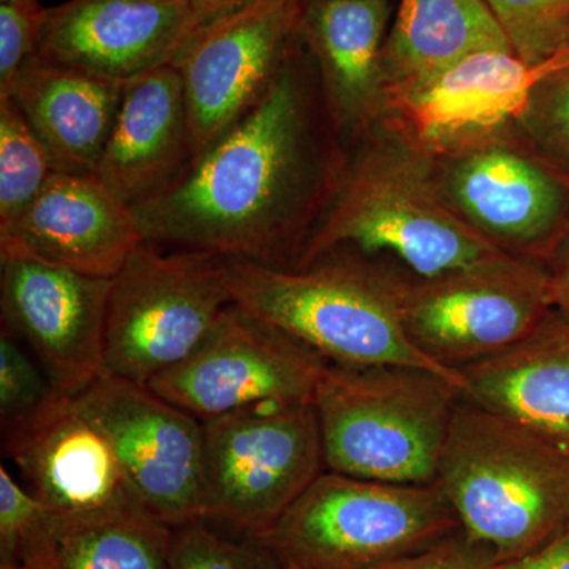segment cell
<instances>
[{"label": "cell", "mask_w": 569, "mask_h": 569, "mask_svg": "<svg viewBox=\"0 0 569 569\" xmlns=\"http://www.w3.org/2000/svg\"><path fill=\"white\" fill-rule=\"evenodd\" d=\"M301 43L173 189L132 209L144 241L293 268L346 164L321 129Z\"/></svg>", "instance_id": "6da1fadb"}, {"label": "cell", "mask_w": 569, "mask_h": 569, "mask_svg": "<svg viewBox=\"0 0 569 569\" xmlns=\"http://www.w3.org/2000/svg\"><path fill=\"white\" fill-rule=\"evenodd\" d=\"M234 305L337 366H411L466 380L411 342L400 313V280L347 252L318 258L305 268H277L223 258Z\"/></svg>", "instance_id": "7a4b0ae2"}, {"label": "cell", "mask_w": 569, "mask_h": 569, "mask_svg": "<svg viewBox=\"0 0 569 569\" xmlns=\"http://www.w3.org/2000/svg\"><path fill=\"white\" fill-rule=\"evenodd\" d=\"M413 151L373 146L346 162L293 268L353 250L391 254L417 279H432L508 257L451 208Z\"/></svg>", "instance_id": "3957f363"}, {"label": "cell", "mask_w": 569, "mask_h": 569, "mask_svg": "<svg viewBox=\"0 0 569 569\" xmlns=\"http://www.w3.org/2000/svg\"><path fill=\"white\" fill-rule=\"evenodd\" d=\"M436 485L460 533L493 563L539 548L569 522V455L460 397Z\"/></svg>", "instance_id": "277c9868"}, {"label": "cell", "mask_w": 569, "mask_h": 569, "mask_svg": "<svg viewBox=\"0 0 569 569\" xmlns=\"http://www.w3.org/2000/svg\"><path fill=\"white\" fill-rule=\"evenodd\" d=\"M462 391L411 366L328 365L313 397L326 470L430 485Z\"/></svg>", "instance_id": "5b68a950"}, {"label": "cell", "mask_w": 569, "mask_h": 569, "mask_svg": "<svg viewBox=\"0 0 569 569\" xmlns=\"http://www.w3.org/2000/svg\"><path fill=\"white\" fill-rule=\"evenodd\" d=\"M459 520L436 485H397L325 470L254 535L287 569H376L452 537Z\"/></svg>", "instance_id": "8992f818"}, {"label": "cell", "mask_w": 569, "mask_h": 569, "mask_svg": "<svg viewBox=\"0 0 569 569\" xmlns=\"http://www.w3.org/2000/svg\"><path fill=\"white\" fill-rule=\"evenodd\" d=\"M231 302L223 258L142 242L111 279L103 372L148 387L203 342Z\"/></svg>", "instance_id": "52a82bcc"}, {"label": "cell", "mask_w": 569, "mask_h": 569, "mask_svg": "<svg viewBox=\"0 0 569 569\" xmlns=\"http://www.w3.org/2000/svg\"><path fill=\"white\" fill-rule=\"evenodd\" d=\"M206 520L254 537L326 470L313 402L276 403L203 422Z\"/></svg>", "instance_id": "ba28073f"}, {"label": "cell", "mask_w": 569, "mask_h": 569, "mask_svg": "<svg viewBox=\"0 0 569 569\" xmlns=\"http://www.w3.org/2000/svg\"><path fill=\"white\" fill-rule=\"evenodd\" d=\"M550 310L549 271L529 258L508 254L432 279L400 280L411 342L458 372L516 346Z\"/></svg>", "instance_id": "9c48e42d"}, {"label": "cell", "mask_w": 569, "mask_h": 569, "mask_svg": "<svg viewBox=\"0 0 569 569\" xmlns=\"http://www.w3.org/2000/svg\"><path fill=\"white\" fill-rule=\"evenodd\" d=\"M328 362L231 302L192 353L148 385L200 421L276 403L313 402Z\"/></svg>", "instance_id": "30bf717a"}, {"label": "cell", "mask_w": 569, "mask_h": 569, "mask_svg": "<svg viewBox=\"0 0 569 569\" xmlns=\"http://www.w3.org/2000/svg\"><path fill=\"white\" fill-rule=\"evenodd\" d=\"M74 397L153 518L170 529L206 520L203 421L148 387L104 372Z\"/></svg>", "instance_id": "8fae6325"}, {"label": "cell", "mask_w": 569, "mask_h": 569, "mask_svg": "<svg viewBox=\"0 0 569 569\" xmlns=\"http://www.w3.org/2000/svg\"><path fill=\"white\" fill-rule=\"evenodd\" d=\"M305 0H260L190 37L181 71L198 157L241 121L299 40ZM197 162V160H194Z\"/></svg>", "instance_id": "7c38bea8"}, {"label": "cell", "mask_w": 569, "mask_h": 569, "mask_svg": "<svg viewBox=\"0 0 569 569\" xmlns=\"http://www.w3.org/2000/svg\"><path fill=\"white\" fill-rule=\"evenodd\" d=\"M111 279L0 253L3 328L24 340L54 391L74 397L103 372Z\"/></svg>", "instance_id": "4fadbf2b"}, {"label": "cell", "mask_w": 569, "mask_h": 569, "mask_svg": "<svg viewBox=\"0 0 569 569\" xmlns=\"http://www.w3.org/2000/svg\"><path fill=\"white\" fill-rule=\"evenodd\" d=\"M2 448L26 489L54 515L144 508L110 440L77 397L54 395L29 417L2 426Z\"/></svg>", "instance_id": "5bb4252c"}, {"label": "cell", "mask_w": 569, "mask_h": 569, "mask_svg": "<svg viewBox=\"0 0 569 569\" xmlns=\"http://www.w3.org/2000/svg\"><path fill=\"white\" fill-rule=\"evenodd\" d=\"M193 33L189 0H69L48 9L39 58L126 82L173 63Z\"/></svg>", "instance_id": "9a60e30c"}, {"label": "cell", "mask_w": 569, "mask_h": 569, "mask_svg": "<svg viewBox=\"0 0 569 569\" xmlns=\"http://www.w3.org/2000/svg\"><path fill=\"white\" fill-rule=\"evenodd\" d=\"M437 181L451 208L512 257L535 260L563 220L560 182L508 146L485 140L456 149Z\"/></svg>", "instance_id": "2e32d148"}, {"label": "cell", "mask_w": 569, "mask_h": 569, "mask_svg": "<svg viewBox=\"0 0 569 569\" xmlns=\"http://www.w3.org/2000/svg\"><path fill=\"white\" fill-rule=\"evenodd\" d=\"M563 70H569L565 47L539 66L515 52H477L388 107L399 112L419 148L456 151L520 119L535 89Z\"/></svg>", "instance_id": "e0dca14e"}, {"label": "cell", "mask_w": 569, "mask_h": 569, "mask_svg": "<svg viewBox=\"0 0 569 569\" xmlns=\"http://www.w3.org/2000/svg\"><path fill=\"white\" fill-rule=\"evenodd\" d=\"M144 242L132 208L97 176L52 173L17 219L0 224V253L112 279Z\"/></svg>", "instance_id": "ac0fdd59"}, {"label": "cell", "mask_w": 569, "mask_h": 569, "mask_svg": "<svg viewBox=\"0 0 569 569\" xmlns=\"http://www.w3.org/2000/svg\"><path fill=\"white\" fill-rule=\"evenodd\" d=\"M197 160L181 71L173 63L123 82L97 179L129 208L167 193Z\"/></svg>", "instance_id": "d6986e66"}, {"label": "cell", "mask_w": 569, "mask_h": 569, "mask_svg": "<svg viewBox=\"0 0 569 569\" xmlns=\"http://www.w3.org/2000/svg\"><path fill=\"white\" fill-rule=\"evenodd\" d=\"M460 373L470 402L569 455V318L550 310L516 346Z\"/></svg>", "instance_id": "ffe728a7"}, {"label": "cell", "mask_w": 569, "mask_h": 569, "mask_svg": "<svg viewBox=\"0 0 569 569\" xmlns=\"http://www.w3.org/2000/svg\"><path fill=\"white\" fill-rule=\"evenodd\" d=\"M123 82L93 77L39 56L7 99L47 149L54 173L96 176L121 104Z\"/></svg>", "instance_id": "44dd1931"}, {"label": "cell", "mask_w": 569, "mask_h": 569, "mask_svg": "<svg viewBox=\"0 0 569 569\" xmlns=\"http://www.w3.org/2000/svg\"><path fill=\"white\" fill-rule=\"evenodd\" d=\"M389 0H305L299 36L335 122L359 126L383 110L380 56Z\"/></svg>", "instance_id": "7402d4cb"}, {"label": "cell", "mask_w": 569, "mask_h": 569, "mask_svg": "<svg viewBox=\"0 0 569 569\" xmlns=\"http://www.w3.org/2000/svg\"><path fill=\"white\" fill-rule=\"evenodd\" d=\"M482 51H512L485 0H400L380 56L383 108Z\"/></svg>", "instance_id": "603a6c76"}, {"label": "cell", "mask_w": 569, "mask_h": 569, "mask_svg": "<svg viewBox=\"0 0 569 569\" xmlns=\"http://www.w3.org/2000/svg\"><path fill=\"white\" fill-rule=\"evenodd\" d=\"M171 529L144 508L48 511L18 552L24 569H170Z\"/></svg>", "instance_id": "cb8c5ba5"}, {"label": "cell", "mask_w": 569, "mask_h": 569, "mask_svg": "<svg viewBox=\"0 0 569 569\" xmlns=\"http://www.w3.org/2000/svg\"><path fill=\"white\" fill-rule=\"evenodd\" d=\"M54 173L50 156L10 99H0V224L39 197Z\"/></svg>", "instance_id": "d4e9b609"}, {"label": "cell", "mask_w": 569, "mask_h": 569, "mask_svg": "<svg viewBox=\"0 0 569 569\" xmlns=\"http://www.w3.org/2000/svg\"><path fill=\"white\" fill-rule=\"evenodd\" d=\"M512 51L530 66L549 61L567 43L569 0H485Z\"/></svg>", "instance_id": "484cf974"}, {"label": "cell", "mask_w": 569, "mask_h": 569, "mask_svg": "<svg viewBox=\"0 0 569 569\" xmlns=\"http://www.w3.org/2000/svg\"><path fill=\"white\" fill-rule=\"evenodd\" d=\"M170 569H287L268 546L252 537L238 542L220 537L206 520L171 529Z\"/></svg>", "instance_id": "4316f807"}, {"label": "cell", "mask_w": 569, "mask_h": 569, "mask_svg": "<svg viewBox=\"0 0 569 569\" xmlns=\"http://www.w3.org/2000/svg\"><path fill=\"white\" fill-rule=\"evenodd\" d=\"M47 373L21 347L20 339L2 328L0 335V418L2 426L29 417L52 396Z\"/></svg>", "instance_id": "83f0119b"}, {"label": "cell", "mask_w": 569, "mask_h": 569, "mask_svg": "<svg viewBox=\"0 0 569 569\" xmlns=\"http://www.w3.org/2000/svg\"><path fill=\"white\" fill-rule=\"evenodd\" d=\"M47 11L39 0L0 3V99L10 96L21 71L39 56Z\"/></svg>", "instance_id": "f1b7e54d"}, {"label": "cell", "mask_w": 569, "mask_h": 569, "mask_svg": "<svg viewBox=\"0 0 569 569\" xmlns=\"http://www.w3.org/2000/svg\"><path fill=\"white\" fill-rule=\"evenodd\" d=\"M520 121L569 168V70L546 78L535 89Z\"/></svg>", "instance_id": "f546056e"}, {"label": "cell", "mask_w": 569, "mask_h": 569, "mask_svg": "<svg viewBox=\"0 0 569 569\" xmlns=\"http://www.w3.org/2000/svg\"><path fill=\"white\" fill-rule=\"evenodd\" d=\"M48 509L0 467V563H17L18 552Z\"/></svg>", "instance_id": "4dcf8cb0"}, {"label": "cell", "mask_w": 569, "mask_h": 569, "mask_svg": "<svg viewBox=\"0 0 569 569\" xmlns=\"http://www.w3.org/2000/svg\"><path fill=\"white\" fill-rule=\"evenodd\" d=\"M496 563L481 549L475 548L463 535H452L432 548L389 561L376 569H493Z\"/></svg>", "instance_id": "1f68e13d"}, {"label": "cell", "mask_w": 569, "mask_h": 569, "mask_svg": "<svg viewBox=\"0 0 569 569\" xmlns=\"http://www.w3.org/2000/svg\"><path fill=\"white\" fill-rule=\"evenodd\" d=\"M493 569H569V522L539 548Z\"/></svg>", "instance_id": "d6a6232c"}, {"label": "cell", "mask_w": 569, "mask_h": 569, "mask_svg": "<svg viewBox=\"0 0 569 569\" xmlns=\"http://www.w3.org/2000/svg\"><path fill=\"white\" fill-rule=\"evenodd\" d=\"M260 0H189L194 32L253 6Z\"/></svg>", "instance_id": "836d02e7"}, {"label": "cell", "mask_w": 569, "mask_h": 569, "mask_svg": "<svg viewBox=\"0 0 569 569\" xmlns=\"http://www.w3.org/2000/svg\"><path fill=\"white\" fill-rule=\"evenodd\" d=\"M548 271L552 309L569 318V239L553 254Z\"/></svg>", "instance_id": "e575fe53"}, {"label": "cell", "mask_w": 569, "mask_h": 569, "mask_svg": "<svg viewBox=\"0 0 569 569\" xmlns=\"http://www.w3.org/2000/svg\"><path fill=\"white\" fill-rule=\"evenodd\" d=\"M0 569H24L17 563H0Z\"/></svg>", "instance_id": "d590c367"}, {"label": "cell", "mask_w": 569, "mask_h": 569, "mask_svg": "<svg viewBox=\"0 0 569 569\" xmlns=\"http://www.w3.org/2000/svg\"><path fill=\"white\" fill-rule=\"evenodd\" d=\"M3 2H36V0H0V3Z\"/></svg>", "instance_id": "8d00e7d4"}, {"label": "cell", "mask_w": 569, "mask_h": 569, "mask_svg": "<svg viewBox=\"0 0 569 569\" xmlns=\"http://www.w3.org/2000/svg\"><path fill=\"white\" fill-rule=\"evenodd\" d=\"M565 48H567V50H569V36H568V39H567V43H565Z\"/></svg>", "instance_id": "74e56055"}]
</instances>
